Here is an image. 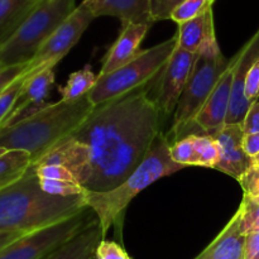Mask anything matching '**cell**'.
Segmentation results:
<instances>
[{"label":"cell","instance_id":"2","mask_svg":"<svg viewBox=\"0 0 259 259\" xmlns=\"http://www.w3.org/2000/svg\"><path fill=\"white\" fill-rule=\"evenodd\" d=\"M85 207L83 195L62 197L43 191L32 164L18 181L0 190V232L27 234L67 219Z\"/></svg>","mask_w":259,"mask_h":259},{"label":"cell","instance_id":"41","mask_svg":"<svg viewBox=\"0 0 259 259\" xmlns=\"http://www.w3.org/2000/svg\"><path fill=\"white\" fill-rule=\"evenodd\" d=\"M252 164H254V166H259V154H257L255 157H253Z\"/></svg>","mask_w":259,"mask_h":259},{"label":"cell","instance_id":"25","mask_svg":"<svg viewBox=\"0 0 259 259\" xmlns=\"http://www.w3.org/2000/svg\"><path fill=\"white\" fill-rule=\"evenodd\" d=\"M215 0H185L172 14L171 20L177 24H182L185 22L194 19L199 15L204 14L206 10L212 8Z\"/></svg>","mask_w":259,"mask_h":259},{"label":"cell","instance_id":"13","mask_svg":"<svg viewBox=\"0 0 259 259\" xmlns=\"http://www.w3.org/2000/svg\"><path fill=\"white\" fill-rule=\"evenodd\" d=\"M244 136L242 124H225L212 134L220 149L219 162L214 169L229 175L237 181L252 167V158L243 148Z\"/></svg>","mask_w":259,"mask_h":259},{"label":"cell","instance_id":"42","mask_svg":"<svg viewBox=\"0 0 259 259\" xmlns=\"http://www.w3.org/2000/svg\"><path fill=\"white\" fill-rule=\"evenodd\" d=\"M7 149H4V148H0V156H3V154L4 153H7Z\"/></svg>","mask_w":259,"mask_h":259},{"label":"cell","instance_id":"39","mask_svg":"<svg viewBox=\"0 0 259 259\" xmlns=\"http://www.w3.org/2000/svg\"><path fill=\"white\" fill-rule=\"evenodd\" d=\"M22 233H10V232H0V250L3 248H5L7 245H9L10 243H13L14 240H17L18 238H20Z\"/></svg>","mask_w":259,"mask_h":259},{"label":"cell","instance_id":"7","mask_svg":"<svg viewBox=\"0 0 259 259\" xmlns=\"http://www.w3.org/2000/svg\"><path fill=\"white\" fill-rule=\"evenodd\" d=\"M222 52L218 55H197L189 81L174 113V124L167 136L174 142L185 138L186 129L195 125V119L217 86L220 76L229 66ZM169 143V144H171Z\"/></svg>","mask_w":259,"mask_h":259},{"label":"cell","instance_id":"26","mask_svg":"<svg viewBox=\"0 0 259 259\" xmlns=\"http://www.w3.org/2000/svg\"><path fill=\"white\" fill-rule=\"evenodd\" d=\"M240 228L245 235L259 233V201L243 196L240 202Z\"/></svg>","mask_w":259,"mask_h":259},{"label":"cell","instance_id":"23","mask_svg":"<svg viewBox=\"0 0 259 259\" xmlns=\"http://www.w3.org/2000/svg\"><path fill=\"white\" fill-rule=\"evenodd\" d=\"M96 81H98V76H95V73L89 67L71 73L66 85L58 89V93L61 94V100L71 101L88 95L95 86Z\"/></svg>","mask_w":259,"mask_h":259},{"label":"cell","instance_id":"12","mask_svg":"<svg viewBox=\"0 0 259 259\" xmlns=\"http://www.w3.org/2000/svg\"><path fill=\"white\" fill-rule=\"evenodd\" d=\"M233 77H234V62L233 58H230L229 66L220 76L217 86L195 119V126L200 129L201 134L212 136L227 123L230 98H232Z\"/></svg>","mask_w":259,"mask_h":259},{"label":"cell","instance_id":"15","mask_svg":"<svg viewBox=\"0 0 259 259\" xmlns=\"http://www.w3.org/2000/svg\"><path fill=\"white\" fill-rule=\"evenodd\" d=\"M176 34L179 47L185 51L196 55H218L222 52L215 37L212 8L189 22L179 24Z\"/></svg>","mask_w":259,"mask_h":259},{"label":"cell","instance_id":"38","mask_svg":"<svg viewBox=\"0 0 259 259\" xmlns=\"http://www.w3.org/2000/svg\"><path fill=\"white\" fill-rule=\"evenodd\" d=\"M243 148L250 158L259 154V133L245 134L244 141H243Z\"/></svg>","mask_w":259,"mask_h":259},{"label":"cell","instance_id":"43","mask_svg":"<svg viewBox=\"0 0 259 259\" xmlns=\"http://www.w3.org/2000/svg\"><path fill=\"white\" fill-rule=\"evenodd\" d=\"M254 259H259V254H258V255H257V257H255Z\"/></svg>","mask_w":259,"mask_h":259},{"label":"cell","instance_id":"40","mask_svg":"<svg viewBox=\"0 0 259 259\" xmlns=\"http://www.w3.org/2000/svg\"><path fill=\"white\" fill-rule=\"evenodd\" d=\"M105 2H106V0H83L82 4L85 5V7H88L89 9H90L96 17V13L99 12V9L103 7L104 3H105Z\"/></svg>","mask_w":259,"mask_h":259},{"label":"cell","instance_id":"4","mask_svg":"<svg viewBox=\"0 0 259 259\" xmlns=\"http://www.w3.org/2000/svg\"><path fill=\"white\" fill-rule=\"evenodd\" d=\"M169 141L167 134L159 133L151 149L138 168L115 189L106 192L86 191L83 195L86 205L96 214L103 238L111 225L123 214L134 197L144 189L153 185L157 180L181 171L185 167L176 163L169 154Z\"/></svg>","mask_w":259,"mask_h":259},{"label":"cell","instance_id":"14","mask_svg":"<svg viewBox=\"0 0 259 259\" xmlns=\"http://www.w3.org/2000/svg\"><path fill=\"white\" fill-rule=\"evenodd\" d=\"M259 57V29L254 35L243 46L242 50L233 57L234 62V77H233L232 98L225 124H243L249 106L244 96L245 76L250 66Z\"/></svg>","mask_w":259,"mask_h":259},{"label":"cell","instance_id":"11","mask_svg":"<svg viewBox=\"0 0 259 259\" xmlns=\"http://www.w3.org/2000/svg\"><path fill=\"white\" fill-rule=\"evenodd\" d=\"M24 85L0 129L29 118L47 105L45 100L55 82L53 68H45L33 75H27L24 71Z\"/></svg>","mask_w":259,"mask_h":259},{"label":"cell","instance_id":"31","mask_svg":"<svg viewBox=\"0 0 259 259\" xmlns=\"http://www.w3.org/2000/svg\"><path fill=\"white\" fill-rule=\"evenodd\" d=\"M39 180H61V181H76L75 176L66 167L60 164H33Z\"/></svg>","mask_w":259,"mask_h":259},{"label":"cell","instance_id":"3","mask_svg":"<svg viewBox=\"0 0 259 259\" xmlns=\"http://www.w3.org/2000/svg\"><path fill=\"white\" fill-rule=\"evenodd\" d=\"M94 108L89 94L76 100L47 104L29 118L0 129V148L27 152L35 163L53 147L70 138Z\"/></svg>","mask_w":259,"mask_h":259},{"label":"cell","instance_id":"33","mask_svg":"<svg viewBox=\"0 0 259 259\" xmlns=\"http://www.w3.org/2000/svg\"><path fill=\"white\" fill-rule=\"evenodd\" d=\"M244 96L252 104L259 99V57L248 70L244 82Z\"/></svg>","mask_w":259,"mask_h":259},{"label":"cell","instance_id":"27","mask_svg":"<svg viewBox=\"0 0 259 259\" xmlns=\"http://www.w3.org/2000/svg\"><path fill=\"white\" fill-rule=\"evenodd\" d=\"M169 154L171 158L174 159L176 163L181 164V166H196V154H195V147L192 137H185V138L179 139V141L174 142L169 146Z\"/></svg>","mask_w":259,"mask_h":259},{"label":"cell","instance_id":"37","mask_svg":"<svg viewBox=\"0 0 259 259\" xmlns=\"http://www.w3.org/2000/svg\"><path fill=\"white\" fill-rule=\"evenodd\" d=\"M245 259H254L259 254V233L245 235Z\"/></svg>","mask_w":259,"mask_h":259},{"label":"cell","instance_id":"35","mask_svg":"<svg viewBox=\"0 0 259 259\" xmlns=\"http://www.w3.org/2000/svg\"><path fill=\"white\" fill-rule=\"evenodd\" d=\"M28 67V63L25 65H15L8 66V67H0V94L8 88L12 82H14Z\"/></svg>","mask_w":259,"mask_h":259},{"label":"cell","instance_id":"21","mask_svg":"<svg viewBox=\"0 0 259 259\" xmlns=\"http://www.w3.org/2000/svg\"><path fill=\"white\" fill-rule=\"evenodd\" d=\"M115 17L121 27L128 24H153L149 13V0H106L96 13L98 17Z\"/></svg>","mask_w":259,"mask_h":259},{"label":"cell","instance_id":"30","mask_svg":"<svg viewBox=\"0 0 259 259\" xmlns=\"http://www.w3.org/2000/svg\"><path fill=\"white\" fill-rule=\"evenodd\" d=\"M184 2L185 0H149V13L153 23L171 19L175 10Z\"/></svg>","mask_w":259,"mask_h":259},{"label":"cell","instance_id":"24","mask_svg":"<svg viewBox=\"0 0 259 259\" xmlns=\"http://www.w3.org/2000/svg\"><path fill=\"white\" fill-rule=\"evenodd\" d=\"M191 137L196 154V166L215 168L220 158V149L214 137L209 134H191Z\"/></svg>","mask_w":259,"mask_h":259},{"label":"cell","instance_id":"10","mask_svg":"<svg viewBox=\"0 0 259 259\" xmlns=\"http://www.w3.org/2000/svg\"><path fill=\"white\" fill-rule=\"evenodd\" d=\"M196 53L185 51L177 45L171 58L161 72L158 96L157 103L161 108L162 114L175 113L180 98L189 81L191 71L196 61Z\"/></svg>","mask_w":259,"mask_h":259},{"label":"cell","instance_id":"34","mask_svg":"<svg viewBox=\"0 0 259 259\" xmlns=\"http://www.w3.org/2000/svg\"><path fill=\"white\" fill-rule=\"evenodd\" d=\"M128 253L120 244L103 239L98 245L95 259H128Z\"/></svg>","mask_w":259,"mask_h":259},{"label":"cell","instance_id":"20","mask_svg":"<svg viewBox=\"0 0 259 259\" xmlns=\"http://www.w3.org/2000/svg\"><path fill=\"white\" fill-rule=\"evenodd\" d=\"M103 239L100 224L96 220L70 242L43 259H95L98 245Z\"/></svg>","mask_w":259,"mask_h":259},{"label":"cell","instance_id":"32","mask_svg":"<svg viewBox=\"0 0 259 259\" xmlns=\"http://www.w3.org/2000/svg\"><path fill=\"white\" fill-rule=\"evenodd\" d=\"M238 182L244 192L243 196L259 201V166L252 164V167L243 175Z\"/></svg>","mask_w":259,"mask_h":259},{"label":"cell","instance_id":"17","mask_svg":"<svg viewBox=\"0 0 259 259\" xmlns=\"http://www.w3.org/2000/svg\"><path fill=\"white\" fill-rule=\"evenodd\" d=\"M151 24H128L121 27L118 39L114 42L108 55L104 58L103 66L98 77L118 70L123 65L136 57L139 52L141 43L143 42Z\"/></svg>","mask_w":259,"mask_h":259},{"label":"cell","instance_id":"1","mask_svg":"<svg viewBox=\"0 0 259 259\" xmlns=\"http://www.w3.org/2000/svg\"><path fill=\"white\" fill-rule=\"evenodd\" d=\"M149 86L96 105L71 136L90 152L88 191L106 192L123 184L161 133L162 111Z\"/></svg>","mask_w":259,"mask_h":259},{"label":"cell","instance_id":"6","mask_svg":"<svg viewBox=\"0 0 259 259\" xmlns=\"http://www.w3.org/2000/svg\"><path fill=\"white\" fill-rule=\"evenodd\" d=\"M76 9V0H43L14 37L0 48V67L25 65Z\"/></svg>","mask_w":259,"mask_h":259},{"label":"cell","instance_id":"16","mask_svg":"<svg viewBox=\"0 0 259 259\" xmlns=\"http://www.w3.org/2000/svg\"><path fill=\"white\" fill-rule=\"evenodd\" d=\"M32 164H60L66 167L83 189L90 179V152L88 146L72 137L53 147L39 161Z\"/></svg>","mask_w":259,"mask_h":259},{"label":"cell","instance_id":"29","mask_svg":"<svg viewBox=\"0 0 259 259\" xmlns=\"http://www.w3.org/2000/svg\"><path fill=\"white\" fill-rule=\"evenodd\" d=\"M24 81L25 76L24 72H23L14 82L10 83V85L0 94V125H2L3 121L7 119V116L9 115L10 110H12L13 105H14L20 90H22L23 85H24Z\"/></svg>","mask_w":259,"mask_h":259},{"label":"cell","instance_id":"5","mask_svg":"<svg viewBox=\"0 0 259 259\" xmlns=\"http://www.w3.org/2000/svg\"><path fill=\"white\" fill-rule=\"evenodd\" d=\"M179 45L177 34L147 50H141L129 62L118 70L98 77L95 86L89 93L94 106L147 85L161 75Z\"/></svg>","mask_w":259,"mask_h":259},{"label":"cell","instance_id":"9","mask_svg":"<svg viewBox=\"0 0 259 259\" xmlns=\"http://www.w3.org/2000/svg\"><path fill=\"white\" fill-rule=\"evenodd\" d=\"M95 18V14L81 3L39 48L37 55L28 63L25 73L33 75L45 68H55L80 40Z\"/></svg>","mask_w":259,"mask_h":259},{"label":"cell","instance_id":"22","mask_svg":"<svg viewBox=\"0 0 259 259\" xmlns=\"http://www.w3.org/2000/svg\"><path fill=\"white\" fill-rule=\"evenodd\" d=\"M30 166L32 158L27 152L8 151L0 156V190L18 181Z\"/></svg>","mask_w":259,"mask_h":259},{"label":"cell","instance_id":"36","mask_svg":"<svg viewBox=\"0 0 259 259\" xmlns=\"http://www.w3.org/2000/svg\"><path fill=\"white\" fill-rule=\"evenodd\" d=\"M242 126L244 134L259 133V101H254L249 106V110L243 120Z\"/></svg>","mask_w":259,"mask_h":259},{"label":"cell","instance_id":"28","mask_svg":"<svg viewBox=\"0 0 259 259\" xmlns=\"http://www.w3.org/2000/svg\"><path fill=\"white\" fill-rule=\"evenodd\" d=\"M43 191L53 196H76V195H85L88 190L83 189L78 182L75 181H61V180H39Z\"/></svg>","mask_w":259,"mask_h":259},{"label":"cell","instance_id":"8","mask_svg":"<svg viewBox=\"0 0 259 259\" xmlns=\"http://www.w3.org/2000/svg\"><path fill=\"white\" fill-rule=\"evenodd\" d=\"M98 220L90 207L50 227L22 235L0 250V259H43Z\"/></svg>","mask_w":259,"mask_h":259},{"label":"cell","instance_id":"44","mask_svg":"<svg viewBox=\"0 0 259 259\" xmlns=\"http://www.w3.org/2000/svg\"><path fill=\"white\" fill-rule=\"evenodd\" d=\"M128 259H132V258H131V257H128Z\"/></svg>","mask_w":259,"mask_h":259},{"label":"cell","instance_id":"19","mask_svg":"<svg viewBox=\"0 0 259 259\" xmlns=\"http://www.w3.org/2000/svg\"><path fill=\"white\" fill-rule=\"evenodd\" d=\"M43 0H0V48L7 45Z\"/></svg>","mask_w":259,"mask_h":259},{"label":"cell","instance_id":"18","mask_svg":"<svg viewBox=\"0 0 259 259\" xmlns=\"http://www.w3.org/2000/svg\"><path fill=\"white\" fill-rule=\"evenodd\" d=\"M245 234L240 228V210L227 227L195 259H245Z\"/></svg>","mask_w":259,"mask_h":259}]
</instances>
